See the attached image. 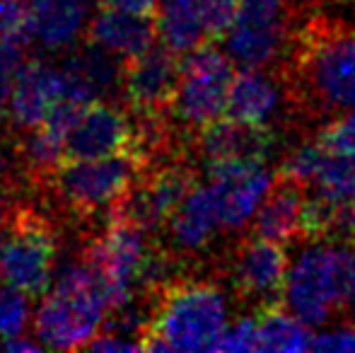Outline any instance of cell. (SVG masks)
<instances>
[{
  "label": "cell",
  "mask_w": 355,
  "mask_h": 353,
  "mask_svg": "<svg viewBox=\"0 0 355 353\" xmlns=\"http://www.w3.org/2000/svg\"><path fill=\"white\" fill-rule=\"evenodd\" d=\"M273 71L295 119L341 117L355 107V27L327 15L302 19Z\"/></svg>",
  "instance_id": "cell-1"
},
{
  "label": "cell",
  "mask_w": 355,
  "mask_h": 353,
  "mask_svg": "<svg viewBox=\"0 0 355 353\" xmlns=\"http://www.w3.org/2000/svg\"><path fill=\"white\" fill-rule=\"evenodd\" d=\"M148 295L141 351H211L227 317L225 295L215 283L177 276Z\"/></svg>",
  "instance_id": "cell-2"
},
{
  "label": "cell",
  "mask_w": 355,
  "mask_h": 353,
  "mask_svg": "<svg viewBox=\"0 0 355 353\" xmlns=\"http://www.w3.org/2000/svg\"><path fill=\"white\" fill-rule=\"evenodd\" d=\"M285 278L283 307L307 327L327 325L355 300V240H314Z\"/></svg>",
  "instance_id": "cell-3"
},
{
  "label": "cell",
  "mask_w": 355,
  "mask_h": 353,
  "mask_svg": "<svg viewBox=\"0 0 355 353\" xmlns=\"http://www.w3.org/2000/svg\"><path fill=\"white\" fill-rule=\"evenodd\" d=\"M104 305L97 271L87 261H75L58 276L53 291L37 312V336L42 346L58 351L83 349L102 325Z\"/></svg>",
  "instance_id": "cell-4"
},
{
  "label": "cell",
  "mask_w": 355,
  "mask_h": 353,
  "mask_svg": "<svg viewBox=\"0 0 355 353\" xmlns=\"http://www.w3.org/2000/svg\"><path fill=\"white\" fill-rule=\"evenodd\" d=\"M302 22V0H239L227 29V53L244 68H273L281 63L295 27Z\"/></svg>",
  "instance_id": "cell-5"
},
{
  "label": "cell",
  "mask_w": 355,
  "mask_h": 353,
  "mask_svg": "<svg viewBox=\"0 0 355 353\" xmlns=\"http://www.w3.org/2000/svg\"><path fill=\"white\" fill-rule=\"evenodd\" d=\"M232 76V58L208 44L182 56L172 114L189 136H196L225 114Z\"/></svg>",
  "instance_id": "cell-6"
},
{
  "label": "cell",
  "mask_w": 355,
  "mask_h": 353,
  "mask_svg": "<svg viewBox=\"0 0 355 353\" xmlns=\"http://www.w3.org/2000/svg\"><path fill=\"white\" fill-rule=\"evenodd\" d=\"M8 245L0 247V278L22 295L39 298L51 286L56 235L46 218L29 208L12 213Z\"/></svg>",
  "instance_id": "cell-7"
},
{
  "label": "cell",
  "mask_w": 355,
  "mask_h": 353,
  "mask_svg": "<svg viewBox=\"0 0 355 353\" xmlns=\"http://www.w3.org/2000/svg\"><path fill=\"white\" fill-rule=\"evenodd\" d=\"M145 170L143 160L133 153L97 157V160L66 162L56 170V193L75 216H89L112 208L123 196L136 177Z\"/></svg>",
  "instance_id": "cell-8"
},
{
  "label": "cell",
  "mask_w": 355,
  "mask_h": 353,
  "mask_svg": "<svg viewBox=\"0 0 355 353\" xmlns=\"http://www.w3.org/2000/svg\"><path fill=\"white\" fill-rule=\"evenodd\" d=\"M285 278H288V255L283 245L244 235L234 242L230 261V281L244 305L263 307L283 305Z\"/></svg>",
  "instance_id": "cell-9"
},
{
  "label": "cell",
  "mask_w": 355,
  "mask_h": 353,
  "mask_svg": "<svg viewBox=\"0 0 355 353\" xmlns=\"http://www.w3.org/2000/svg\"><path fill=\"white\" fill-rule=\"evenodd\" d=\"M179 83V56L167 46H150L123 58L119 66V85L133 114L167 117Z\"/></svg>",
  "instance_id": "cell-10"
},
{
  "label": "cell",
  "mask_w": 355,
  "mask_h": 353,
  "mask_svg": "<svg viewBox=\"0 0 355 353\" xmlns=\"http://www.w3.org/2000/svg\"><path fill=\"white\" fill-rule=\"evenodd\" d=\"M206 170L220 227L227 232L247 227L259 201L271 187L273 172L266 162H215L206 165Z\"/></svg>",
  "instance_id": "cell-11"
},
{
  "label": "cell",
  "mask_w": 355,
  "mask_h": 353,
  "mask_svg": "<svg viewBox=\"0 0 355 353\" xmlns=\"http://www.w3.org/2000/svg\"><path fill=\"white\" fill-rule=\"evenodd\" d=\"M133 150V121L123 109L107 104L104 99L92 102L78 119V123L63 138L61 165L80 160L121 155Z\"/></svg>",
  "instance_id": "cell-12"
},
{
  "label": "cell",
  "mask_w": 355,
  "mask_h": 353,
  "mask_svg": "<svg viewBox=\"0 0 355 353\" xmlns=\"http://www.w3.org/2000/svg\"><path fill=\"white\" fill-rule=\"evenodd\" d=\"M249 235L276 245L309 242V187L273 172L271 187L257 206Z\"/></svg>",
  "instance_id": "cell-13"
},
{
  "label": "cell",
  "mask_w": 355,
  "mask_h": 353,
  "mask_svg": "<svg viewBox=\"0 0 355 353\" xmlns=\"http://www.w3.org/2000/svg\"><path fill=\"white\" fill-rule=\"evenodd\" d=\"M196 146L206 165L215 162H266L276 148V133L271 126L232 121L220 117L198 131Z\"/></svg>",
  "instance_id": "cell-14"
},
{
  "label": "cell",
  "mask_w": 355,
  "mask_h": 353,
  "mask_svg": "<svg viewBox=\"0 0 355 353\" xmlns=\"http://www.w3.org/2000/svg\"><path fill=\"white\" fill-rule=\"evenodd\" d=\"M63 97V78L61 71L46 66L42 61L22 63L15 76L12 92H10V114L17 128L39 126L49 109Z\"/></svg>",
  "instance_id": "cell-15"
},
{
  "label": "cell",
  "mask_w": 355,
  "mask_h": 353,
  "mask_svg": "<svg viewBox=\"0 0 355 353\" xmlns=\"http://www.w3.org/2000/svg\"><path fill=\"white\" fill-rule=\"evenodd\" d=\"M281 97L283 87L276 71L244 68L232 76L223 117L232 119V121L252 123V126H268Z\"/></svg>",
  "instance_id": "cell-16"
},
{
  "label": "cell",
  "mask_w": 355,
  "mask_h": 353,
  "mask_svg": "<svg viewBox=\"0 0 355 353\" xmlns=\"http://www.w3.org/2000/svg\"><path fill=\"white\" fill-rule=\"evenodd\" d=\"M155 37H157V27L153 17L114 8H104L87 27L89 44L123 58L150 49L155 44Z\"/></svg>",
  "instance_id": "cell-17"
},
{
  "label": "cell",
  "mask_w": 355,
  "mask_h": 353,
  "mask_svg": "<svg viewBox=\"0 0 355 353\" xmlns=\"http://www.w3.org/2000/svg\"><path fill=\"white\" fill-rule=\"evenodd\" d=\"M63 94L97 102L107 92L119 85V66L107 56V51L87 42L83 51H78L61 68Z\"/></svg>",
  "instance_id": "cell-18"
},
{
  "label": "cell",
  "mask_w": 355,
  "mask_h": 353,
  "mask_svg": "<svg viewBox=\"0 0 355 353\" xmlns=\"http://www.w3.org/2000/svg\"><path fill=\"white\" fill-rule=\"evenodd\" d=\"M220 227L211 187H193L177 211L169 216V232L179 250L198 252L213 240Z\"/></svg>",
  "instance_id": "cell-19"
},
{
  "label": "cell",
  "mask_w": 355,
  "mask_h": 353,
  "mask_svg": "<svg viewBox=\"0 0 355 353\" xmlns=\"http://www.w3.org/2000/svg\"><path fill=\"white\" fill-rule=\"evenodd\" d=\"M89 0H37L34 5V37L44 46H68L83 32Z\"/></svg>",
  "instance_id": "cell-20"
},
{
  "label": "cell",
  "mask_w": 355,
  "mask_h": 353,
  "mask_svg": "<svg viewBox=\"0 0 355 353\" xmlns=\"http://www.w3.org/2000/svg\"><path fill=\"white\" fill-rule=\"evenodd\" d=\"M155 15H157L155 24L157 34L162 37L164 46L177 56H184L208 42L193 0H162V8Z\"/></svg>",
  "instance_id": "cell-21"
},
{
  "label": "cell",
  "mask_w": 355,
  "mask_h": 353,
  "mask_svg": "<svg viewBox=\"0 0 355 353\" xmlns=\"http://www.w3.org/2000/svg\"><path fill=\"white\" fill-rule=\"evenodd\" d=\"M257 320V351H307L312 332L295 320L283 305L254 312Z\"/></svg>",
  "instance_id": "cell-22"
},
{
  "label": "cell",
  "mask_w": 355,
  "mask_h": 353,
  "mask_svg": "<svg viewBox=\"0 0 355 353\" xmlns=\"http://www.w3.org/2000/svg\"><path fill=\"white\" fill-rule=\"evenodd\" d=\"M61 150L63 141L53 136L51 131L39 123L29 128L27 138L22 143V160L27 165V172L32 179H51L61 167Z\"/></svg>",
  "instance_id": "cell-23"
},
{
  "label": "cell",
  "mask_w": 355,
  "mask_h": 353,
  "mask_svg": "<svg viewBox=\"0 0 355 353\" xmlns=\"http://www.w3.org/2000/svg\"><path fill=\"white\" fill-rule=\"evenodd\" d=\"M34 39V8L24 0H0V42L22 46Z\"/></svg>",
  "instance_id": "cell-24"
},
{
  "label": "cell",
  "mask_w": 355,
  "mask_h": 353,
  "mask_svg": "<svg viewBox=\"0 0 355 353\" xmlns=\"http://www.w3.org/2000/svg\"><path fill=\"white\" fill-rule=\"evenodd\" d=\"M193 3H196V10L201 15L208 42L223 39L234 22L239 0H193Z\"/></svg>",
  "instance_id": "cell-25"
},
{
  "label": "cell",
  "mask_w": 355,
  "mask_h": 353,
  "mask_svg": "<svg viewBox=\"0 0 355 353\" xmlns=\"http://www.w3.org/2000/svg\"><path fill=\"white\" fill-rule=\"evenodd\" d=\"M27 317L29 307L22 293L10 286L0 291V339H12V336L22 334Z\"/></svg>",
  "instance_id": "cell-26"
},
{
  "label": "cell",
  "mask_w": 355,
  "mask_h": 353,
  "mask_svg": "<svg viewBox=\"0 0 355 353\" xmlns=\"http://www.w3.org/2000/svg\"><path fill=\"white\" fill-rule=\"evenodd\" d=\"M211 351H257V320L239 317L232 327H223Z\"/></svg>",
  "instance_id": "cell-27"
},
{
  "label": "cell",
  "mask_w": 355,
  "mask_h": 353,
  "mask_svg": "<svg viewBox=\"0 0 355 353\" xmlns=\"http://www.w3.org/2000/svg\"><path fill=\"white\" fill-rule=\"evenodd\" d=\"M22 66V46H15L10 42H0V114L12 92V83Z\"/></svg>",
  "instance_id": "cell-28"
},
{
  "label": "cell",
  "mask_w": 355,
  "mask_h": 353,
  "mask_svg": "<svg viewBox=\"0 0 355 353\" xmlns=\"http://www.w3.org/2000/svg\"><path fill=\"white\" fill-rule=\"evenodd\" d=\"M309 351H331V353L355 351V327H343V329L312 334Z\"/></svg>",
  "instance_id": "cell-29"
},
{
  "label": "cell",
  "mask_w": 355,
  "mask_h": 353,
  "mask_svg": "<svg viewBox=\"0 0 355 353\" xmlns=\"http://www.w3.org/2000/svg\"><path fill=\"white\" fill-rule=\"evenodd\" d=\"M87 351H141V346L131 339H123V336H114V334H99L97 339H89L83 346Z\"/></svg>",
  "instance_id": "cell-30"
},
{
  "label": "cell",
  "mask_w": 355,
  "mask_h": 353,
  "mask_svg": "<svg viewBox=\"0 0 355 353\" xmlns=\"http://www.w3.org/2000/svg\"><path fill=\"white\" fill-rule=\"evenodd\" d=\"M102 3H104V8H114V10H123V12L155 17L159 0H102Z\"/></svg>",
  "instance_id": "cell-31"
},
{
  "label": "cell",
  "mask_w": 355,
  "mask_h": 353,
  "mask_svg": "<svg viewBox=\"0 0 355 353\" xmlns=\"http://www.w3.org/2000/svg\"><path fill=\"white\" fill-rule=\"evenodd\" d=\"M0 349L10 351V353H19V351H24V353H37V351H42L44 346H42V341L22 339V334H17V336H12V339H3V341H0Z\"/></svg>",
  "instance_id": "cell-32"
},
{
  "label": "cell",
  "mask_w": 355,
  "mask_h": 353,
  "mask_svg": "<svg viewBox=\"0 0 355 353\" xmlns=\"http://www.w3.org/2000/svg\"><path fill=\"white\" fill-rule=\"evenodd\" d=\"M351 305H353V327H355V300L351 302Z\"/></svg>",
  "instance_id": "cell-33"
},
{
  "label": "cell",
  "mask_w": 355,
  "mask_h": 353,
  "mask_svg": "<svg viewBox=\"0 0 355 353\" xmlns=\"http://www.w3.org/2000/svg\"><path fill=\"white\" fill-rule=\"evenodd\" d=\"M0 247H3V245H0Z\"/></svg>",
  "instance_id": "cell-34"
}]
</instances>
